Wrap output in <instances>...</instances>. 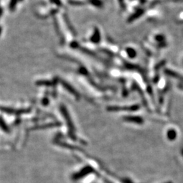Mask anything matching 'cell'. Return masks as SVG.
<instances>
[{"label": "cell", "mask_w": 183, "mask_h": 183, "mask_svg": "<svg viewBox=\"0 0 183 183\" xmlns=\"http://www.w3.org/2000/svg\"><path fill=\"white\" fill-rule=\"evenodd\" d=\"M17 1H18V0H11V2L10 3V9L13 10L15 6H16Z\"/></svg>", "instance_id": "obj_1"}, {"label": "cell", "mask_w": 183, "mask_h": 183, "mask_svg": "<svg viewBox=\"0 0 183 183\" xmlns=\"http://www.w3.org/2000/svg\"><path fill=\"white\" fill-rule=\"evenodd\" d=\"M37 84H38V85H51V83H50V81H48L42 80V81H38V82H37Z\"/></svg>", "instance_id": "obj_2"}, {"label": "cell", "mask_w": 183, "mask_h": 183, "mask_svg": "<svg viewBox=\"0 0 183 183\" xmlns=\"http://www.w3.org/2000/svg\"><path fill=\"white\" fill-rule=\"evenodd\" d=\"M2 12H3L2 9L0 8V16H1V14H2Z\"/></svg>", "instance_id": "obj_3"}, {"label": "cell", "mask_w": 183, "mask_h": 183, "mask_svg": "<svg viewBox=\"0 0 183 183\" xmlns=\"http://www.w3.org/2000/svg\"><path fill=\"white\" fill-rule=\"evenodd\" d=\"M1 28L0 27V33H1Z\"/></svg>", "instance_id": "obj_4"}, {"label": "cell", "mask_w": 183, "mask_h": 183, "mask_svg": "<svg viewBox=\"0 0 183 183\" xmlns=\"http://www.w3.org/2000/svg\"><path fill=\"white\" fill-rule=\"evenodd\" d=\"M18 1H21V0H18Z\"/></svg>", "instance_id": "obj_5"}]
</instances>
